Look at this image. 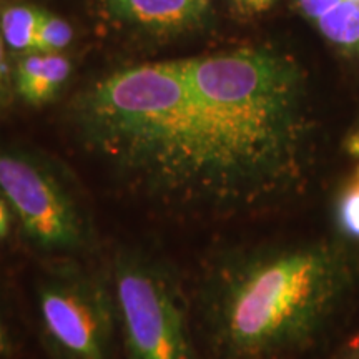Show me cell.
<instances>
[{"mask_svg": "<svg viewBox=\"0 0 359 359\" xmlns=\"http://www.w3.org/2000/svg\"><path fill=\"white\" fill-rule=\"evenodd\" d=\"M72 110L90 150L178 208L257 212L299 195L313 175L306 74L273 47L125 67Z\"/></svg>", "mask_w": 359, "mask_h": 359, "instance_id": "6da1fadb", "label": "cell"}, {"mask_svg": "<svg viewBox=\"0 0 359 359\" xmlns=\"http://www.w3.org/2000/svg\"><path fill=\"white\" fill-rule=\"evenodd\" d=\"M359 286L344 240L262 245L206 273L201 316L215 359H298L333 330Z\"/></svg>", "mask_w": 359, "mask_h": 359, "instance_id": "7a4b0ae2", "label": "cell"}, {"mask_svg": "<svg viewBox=\"0 0 359 359\" xmlns=\"http://www.w3.org/2000/svg\"><path fill=\"white\" fill-rule=\"evenodd\" d=\"M111 288L128 359H196L187 299L167 266L120 251Z\"/></svg>", "mask_w": 359, "mask_h": 359, "instance_id": "3957f363", "label": "cell"}, {"mask_svg": "<svg viewBox=\"0 0 359 359\" xmlns=\"http://www.w3.org/2000/svg\"><path fill=\"white\" fill-rule=\"evenodd\" d=\"M39 316L60 359H111L116 318L114 288L100 273L62 263L39 286Z\"/></svg>", "mask_w": 359, "mask_h": 359, "instance_id": "277c9868", "label": "cell"}, {"mask_svg": "<svg viewBox=\"0 0 359 359\" xmlns=\"http://www.w3.org/2000/svg\"><path fill=\"white\" fill-rule=\"evenodd\" d=\"M0 193L39 248L62 255L88 248L90 228L82 206L47 163L0 150Z\"/></svg>", "mask_w": 359, "mask_h": 359, "instance_id": "5b68a950", "label": "cell"}, {"mask_svg": "<svg viewBox=\"0 0 359 359\" xmlns=\"http://www.w3.org/2000/svg\"><path fill=\"white\" fill-rule=\"evenodd\" d=\"M111 20L151 35H178L208 24L213 0H102Z\"/></svg>", "mask_w": 359, "mask_h": 359, "instance_id": "8992f818", "label": "cell"}, {"mask_svg": "<svg viewBox=\"0 0 359 359\" xmlns=\"http://www.w3.org/2000/svg\"><path fill=\"white\" fill-rule=\"evenodd\" d=\"M304 20L344 58H359V0H294Z\"/></svg>", "mask_w": 359, "mask_h": 359, "instance_id": "52a82bcc", "label": "cell"}, {"mask_svg": "<svg viewBox=\"0 0 359 359\" xmlns=\"http://www.w3.org/2000/svg\"><path fill=\"white\" fill-rule=\"evenodd\" d=\"M72 62L64 52L20 53L13 65V88L29 105L52 102L69 82Z\"/></svg>", "mask_w": 359, "mask_h": 359, "instance_id": "ba28073f", "label": "cell"}, {"mask_svg": "<svg viewBox=\"0 0 359 359\" xmlns=\"http://www.w3.org/2000/svg\"><path fill=\"white\" fill-rule=\"evenodd\" d=\"M43 11L27 6L12 4L0 12V35L11 50L27 53L35 50L37 32Z\"/></svg>", "mask_w": 359, "mask_h": 359, "instance_id": "9c48e42d", "label": "cell"}, {"mask_svg": "<svg viewBox=\"0 0 359 359\" xmlns=\"http://www.w3.org/2000/svg\"><path fill=\"white\" fill-rule=\"evenodd\" d=\"M336 224L344 241L359 243V182L353 180L343 188L336 201Z\"/></svg>", "mask_w": 359, "mask_h": 359, "instance_id": "30bf717a", "label": "cell"}, {"mask_svg": "<svg viewBox=\"0 0 359 359\" xmlns=\"http://www.w3.org/2000/svg\"><path fill=\"white\" fill-rule=\"evenodd\" d=\"M72 42H74V27L55 13L43 11L42 20L39 25L35 50L64 52L65 48L70 47Z\"/></svg>", "mask_w": 359, "mask_h": 359, "instance_id": "8fae6325", "label": "cell"}, {"mask_svg": "<svg viewBox=\"0 0 359 359\" xmlns=\"http://www.w3.org/2000/svg\"><path fill=\"white\" fill-rule=\"evenodd\" d=\"M13 88V67L11 65L7 53V45L0 35V110H4L11 103Z\"/></svg>", "mask_w": 359, "mask_h": 359, "instance_id": "7c38bea8", "label": "cell"}, {"mask_svg": "<svg viewBox=\"0 0 359 359\" xmlns=\"http://www.w3.org/2000/svg\"><path fill=\"white\" fill-rule=\"evenodd\" d=\"M233 7L238 13L245 17H257L268 12L275 0H231Z\"/></svg>", "mask_w": 359, "mask_h": 359, "instance_id": "4fadbf2b", "label": "cell"}, {"mask_svg": "<svg viewBox=\"0 0 359 359\" xmlns=\"http://www.w3.org/2000/svg\"><path fill=\"white\" fill-rule=\"evenodd\" d=\"M331 359H359V331L349 336V338L336 349Z\"/></svg>", "mask_w": 359, "mask_h": 359, "instance_id": "5bb4252c", "label": "cell"}, {"mask_svg": "<svg viewBox=\"0 0 359 359\" xmlns=\"http://www.w3.org/2000/svg\"><path fill=\"white\" fill-rule=\"evenodd\" d=\"M344 150L351 156H354V158H359V122L356 128L348 135L346 142H344Z\"/></svg>", "mask_w": 359, "mask_h": 359, "instance_id": "9a60e30c", "label": "cell"}, {"mask_svg": "<svg viewBox=\"0 0 359 359\" xmlns=\"http://www.w3.org/2000/svg\"><path fill=\"white\" fill-rule=\"evenodd\" d=\"M8 230H11V213H8L6 200L0 198V240L7 236Z\"/></svg>", "mask_w": 359, "mask_h": 359, "instance_id": "2e32d148", "label": "cell"}, {"mask_svg": "<svg viewBox=\"0 0 359 359\" xmlns=\"http://www.w3.org/2000/svg\"><path fill=\"white\" fill-rule=\"evenodd\" d=\"M8 351H11V343H8L6 330L0 325V356H6Z\"/></svg>", "mask_w": 359, "mask_h": 359, "instance_id": "e0dca14e", "label": "cell"}, {"mask_svg": "<svg viewBox=\"0 0 359 359\" xmlns=\"http://www.w3.org/2000/svg\"><path fill=\"white\" fill-rule=\"evenodd\" d=\"M356 180L359 182V167H358V172H356Z\"/></svg>", "mask_w": 359, "mask_h": 359, "instance_id": "ac0fdd59", "label": "cell"}]
</instances>
